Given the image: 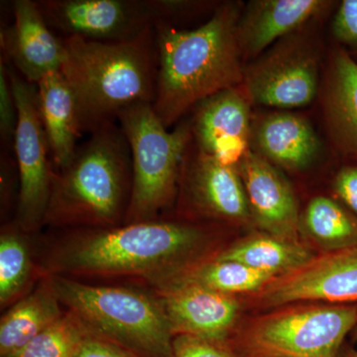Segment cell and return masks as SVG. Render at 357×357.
<instances>
[{
    "mask_svg": "<svg viewBox=\"0 0 357 357\" xmlns=\"http://www.w3.org/2000/svg\"><path fill=\"white\" fill-rule=\"evenodd\" d=\"M239 18L236 4L227 3L195 30L154 26L158 68L152 107L165 128L211 96L243 83Z\"/></svg>",
    "mask_w": 357,
    "mask_h": 357,
    "instance_id": "obj_1",
    "label": "cell"
},
{
    "mask_svg": "<svg viewBox=\"0 0 357 357\" xmlns=\"http://www.w3.org/2000/svg\"><path fill=\"white\" fill-rule=\"evenodd\" d=\"M210 238L191 223L147 220L81 231L51 259L53 274L141 276L152 284L204 258Z\"/></svg>",
    "mask_w": 357,
    "mask_h": 357,
    "instance_id": "obj_2",
    "label": "cell"
},
{
    "mask_svg": "<svg viewBox=\"0 0 357 357\" xmlns=\"http://www.w3.org/2000/svg\"><path fill=\"white\" fill-rule=\"evenodd\" d=\"M62 41L60 72L74 95L82 133L117 123L119 114L133 105L153 102L158 68L154 27L129 41Z\"/></svg>",
    "mask_w": 357,
    "mask_h": 357,
    "instance_id": "obj_3",
    "label": "cell"
},
{
    "mask_svg": "<svg viewBox=\"0 0 357 357\" xmlns=\"http://www.w3.org/2000/svg\"><path fill=\"white\" fill-rule=\"evenodd\" d=\"M132 185L130 148L119 123L98 129L52 176L45 222L116 227L126 220Z\"/></svg>",
    "mask_w": 357,
    "mask_h": 357,
    "instance_id": "obj_4",
    "label": "cell"
},
{
    "mask_svg": "<svg viewBox=\"0 0 357 357\" xmlns=\"http://www.w3.org/2000/svg\"><path fill=\"white\" fill-rule=\"evenodd\" d=\"M47 281L89 332L139 357H173L175 335L160 298L130 288L88 285L63 275L51 274Z\"/></svg>",
    "mask_w": 357,
    "mask_h": 357,
    "instance_id": "obj_5",
    "label": "cell"
},
{
    "mask_svg": "<svg viewBox=\"0 0 357 357\" xmlns=\"http://www.w3.org/2000/svg\"><path fill=\"white\" fill-rule=\"evenodd\" d=\"M356 326V305L293 303L237 326L229 344L241 357H338Z\"/></svg>",
    "mask_w": 357,
    "mask_h": 357,
    "instance_id": "obj_6",
    "label": "cell"
},
{
    "mask_svg": "<svg viewBox=\"0 0 357 357\" xmlns=\"http://www.w3.org/2000/svg\"><path fill=\"white\" fill-rule=\"evenodd\" d=\"M117 123L130 148L132 185L126 223L156 220L177 191L185 149L192 139L191 124L169 131L152 103L124 109Z\"/></svg>",
    "mask_w": 357,
    "mask_h": 357,
    "instance_id": "obj_7",
    "label": "cell"
},
{
    "mask_svg": "<svg viewBox=\"0 0 357 357\" xmlns=\"http://www.w3.org/2000/svg\"><path fill=\"white\" fill-rule=\"evenodd\" d=\"M7 68L18 110L13 144L20 180L16 223L22 231L32 232L44 225L54 171L40 117L36 84Z\"/></svg>",
    "mask_w": 357,
    "mask_h": 357,
    "instance_id": "obj_8",
    "label": "cell"
},
{
    "mask_svg": "<svg viewBox=\"0 0 357 357\" xmlns=\"http://www.w3.org/2000/svg\"><path fill=\"white\" fill-rule=\"evenodd\" d=\"M253 307L271 310L293 303H357V243L321 251L248 295Z\"/></svg>",
    "mask_w": 357,
    "mask_h": 357,
    "instance_id": "obj_9",
    "label": "cell"
},
{
    "mask_svg": "<svg viewBox=\"0 0 357 357\" xmlns=\"http://www.w3.org/2000/svg\"><path fill=\"white\" fill-rule=\"evenodd\" d=\"M45 21L63 37L129 41L156 24L151 0H39Z\"/></svg>",
    "mask_w": 357,
    "mask_h": 357,
    "instance_id": "obj_10",
    "label": "cell"
},
{
    "mask_svg": "<svg viewBox=\"0 0 357 357\" xmlns=\"http://www.w3.org/2000/svg\"><path fill=\"white\" fill-rule=\"evenodd\" d=\"M244 79L253 102L280 109L304 107L318 91V60L306 45L289 42L253 66Z\"/></svg>",
    "mask_w": 357,
    "mask_h": 357,
    "instance_id": "obj_11",
    "label": "cell"
},
{
    "mask_svg": "<svg viewBox=\"0 0 357 357\" xmlns=\"http://www.w3.org/2000/svg\"><path fill=\"white\" fill-rule=\"evenodd\" d=\"M157 288L174 335L229 342L241 314L237 296L184 282H168Z\"/></svg>",
    "mask_w": 357,
    "mask_h": 357,
    "instance_id": "obj_12",
    "label": "cell"
},
{
    "mask_svg": "<svg viewBox=\"0 0 357 357\" xmlns=\"http://www.w3.org/2000/svg\"><path fill=\"white\" fill-rule=\"evenodd\" d=\"M192 138L197 148L223 165L237 167L248 153V103L237 88L227 89L197 105Z\"/></svg>",
    "mask_w": 357,
    "mask_h": 357,
    "instance_id": "obj_13",
    "label": "cell"
},
{
    "mask_svg": "<svg viewBox=\"0 0 357 357\" xmlns=\"http://www.w3.org/2000/svg\"><path fill=\"white\" fill-rule=\"evenodd\" d=\"M13 16V24L1 29L2 51L28 83L37 84L47 74L62 67V37L52 32L37 1L15 0Z\"/></svg>",
    "mask_w": 357,
    "mask_h": 357,
    "instance_id": "obj_14",
    "label": "cell"
},
{
    "mask_svg": "<svg viewBox=\"0 0 357 357\" xmlns=\"http://www.w3.org/2000/svg\"><path fill=\"white\" fill-rule=\"evenodd\" d=\"M251 215L266 234L300 241L301 220L292 188L261 155L250 151L236 167Z\"/></svg>",
    "mask_w": 357,
    "mask_h": 357,
    "instance_id": "obj_15",
    "label": "cell"
},
{
    "mask_svg": "<svg viewBox=\"0 0 357 357\" xmlns=\"http://www.w3.org/2000/svg\"><path fill=\"white\" fill-rule=\"evenodd\" d=\"M185 197L199 213L225 220H246L250 215L243 178L236 167L223 165L197 148L189 162L183 158L181 174Z\"/></svg>",
    "mask_w": 357,
    "mask_h": 357,
    "instance_id": "obj_16",
    "label": "cell"
},
{
    "mask_svg": "<svg viewBox=\"0 0 357 357\" xmlns=\"http://www.w3.org/2000/svg\"><path fill=\"white\" fill-rule=\"evenodd\" d=\"M328 2L321 0H259L249 4L237 24L241 55L255 56L314 17Z\"/></svg>",
    "mask_w": 357,
    "mask_h": 357,
    "instance_id": "obj_17",
    "label": "cell"
},
{
    "mask_svg": "<svg viewBox=\"0 0 357 357\" xmlns=\"http://www.w3.org/2000/svg\"><path fill=\"white\" fill-rule=\"evenodd\" d=\"M40 117L51 161L60 170L74 156L82 136L74 95L60 70L49 73L36 84Z\"/></svg>",
    "mask_w": 357,
    "mask_h": 357,
    "instance_id": "obj_18",
    "label": "cell"
},
{
    "mask_svg": "<svg viewBox=\"0 0 357 357\" xmlns=\"http://www.w3.org/2000/svg\"><path fill=\"white\" fill-rule=\"evenodd\" d=\"M325 110L338 149L357 164V62L344 49L333 55Z\"/></svg>",
    "mask_w": 357,
    "mask_h": 357,
    "instance_id": "obj_19",
    "label": "cell"
},
{
    "mask_svg": "<svg viewBox=\"0 0 357 357\" xmlns=\"http://www.w3.org/2000/svg\"><path fill=\"white\" fill-rule=\"evenodd\" d=\"M256 142L261 156L287 169L309 165L319 149V139L311 124L291 114L266 117L256 131Z\"/></svg>",
    "mask_w": 357,
    "mask_h": 357,
    "instance_id": "obj_20",
    "label": "cell"
},
{
    "mask_svg": "<svg viewBox=\"0 0 357 357\" xmlns=\"http://www.w3.org/2000/svg\"><path fill=\"white\" fill-rule=\"evenodd\" d=\"M48 281L18 301L0 321V357H10L64 314Z\"/></svg>",
    "mask_w": 357,
    "mask_h": 357,
    "instance_id": "obj_21",
    "label": "cell"
},
{
    "mask_svg": "<svg viewBox=\"0 0 357 357\" xmlns=\"http://www.w3.org/2000/svg\"><path fill=\"white\" fill-rule=\"evenodd\" d=\"M310 249L300 241H290L272 234H255L213 255L276 277L290 271L311 258Z\"/></svg>",
    "mask_w": 357,
    "mask_h": 357,
    "instance_id": "obj_22",
    "label": "cell"
},
{
    "mask_svg": "<svg viewBox=\"0 0 357 357\" xmlns=\"http://www.w3.org/2000/svg\"><path fill=\"white\" fill-rule=\"evenodd\" d=\"M273 278L272 275L241 263L220 260L213 256L187 265L155 286L157 287L168 282H184L198 284L227 295H250L261 290Z\"/></svg>",
    "mask_w": 357,
    "mask_h": 357,
    "instance_id": "obj_23",
    "label": "cell"
},
{
    "mask_svg": "<svg viewBox=\"0 0 357 357\" xmlns=\"http://www.w3.org/2000/svg\"><path fill=\"white\" fill-rule=\"evenodd\" d=\"M301 227L324 250L357 243V217L344 204L328 197H316L307 204Z\"/></svg>",
    "mask_w": 357,
    "mask_h": 357,
    "instance_id": "obj_24",
    "label": "cell"
},
{
    "mask_svg": "<svg viewBox=\"0 0 357 357\" xmlns=\"http://www.w3.org/2000/svg\"><path fill=\"white\" fill-rule=\"evenodd\" d=\"M32 262L24 239L13 229L0 236V303L10 304L27 286Z\"/></svg>",
    "mask_w": 357,
    "mask_h": 357,
    "instance_id": "obj_25",
    "label": "cell"
},
{
    "mask_svg": "<svg viewBox=\"0 0 357 357\" xmlns=\"http://www.w3.org/2000/svg\"><path fill=\"white\" fill-rule=\"evenodd\" d=\"M86 328L70 312L10 357H74Z\"/></svg>",
    "mask_w": 357,
    "mask_h": 357,
    "instance_id": "obj_26",
    "label": "cell"
},
{
    "mask_svg": "<svg viewBox=\"0 0 357 357\" xmlns=\"http://www.w3.org/2000/svg\"><path fill=\"white\" fill-rule=\"evenodd\" d=\"M18 110L10 79L8 68L4 64L3 59L0 61V135L4 150L14 144L16 128H17Z\"/></svg>",
    "mask_w": 357,
    "mask_h": 357,
    "instance_id": "obj_27",
    "label": "cell"
},
{
    "mask_svg": "<svg viewBox=\"0 0 357 357\" xmlns=\"http://www.w3.org/2000/svg\"><path fill=\"white\" fill-rule=\"evenodd\" d=\"M173 357H241L229 342H215L192 335H175Z\"/></svg>",
    "mask_w": 357,
    "mask_h": 357,
    "instance_id": "obj_28",
    "label": "cell"
},
{
    "mask_svg": "<svg viewBox=\"0 0 357 357\" xmlns=\"http://www.w3.org/2000/svg\"><path fill=\"white\" fill-rule=\"evenodd\" d=\"M74 357H139L112 340L89 332L86 328L77 344Z\"/></svg>",
    "mask_w": 357,
    "mask_h": 357,
    "instance_id": "obj_29",
    "label": "cell"
},
{
    "mask_svg": "<svg viewBox=\"0 0 357 357\" xmlns=\"http://www.w3.org/2000/svg\"><path fill=\"white\" fill-rule=\"evenodd\" d=\"M335 38L357 50V0H344L333 23Z\"/></svg>",
    "mask_w": 357,
    "mask_h": 357,
    "instance_id": "obj_30",
    "label": "cell"
},
{
    "mask_svg": "<svg viewBox=\"0 0 357 357\" xmlns=\"http://www.w3.org/2000/svg\"><path fill=\"white\" fill-rule=\"evenodd\" d=\"M333 189L338 202L357 217V164L342 167L338 171Z\"/></svg>",
    "mask_w": 357,
    "mask_h": 357,
    "instance_id": "obj_31",
    "label": "cell"
},
{
    "mask_svg": "<svg viewBox=\"0 0 357 357\" xmlns=\"http://www.w3.org/2000/svg\"><path fill=\"white\" fill-rule=\"evenodd\" d=\"M338 357H357V349L344 345Z\"/></svg>",
    "mask_w": 357,
    "mask_h": 357,
    "instance_id": "obj_32",
    "label": "cell"
},
{
    "mask_svg": "<svg viewBox=\"0 0 357 357\" xmlns=\"http://www.w3.org/2000/svg\"><path fill=\"white\" fill-rule=\"evenodd\" d=\"M352 335H354V337L357 338V326H356V328H354V332H352Z\"/></svg>",
    "mask_w": 357,
    "mask_h": 357,
    "instance_id": "obj_33",
    "label": "cell"
}]
</instances>
